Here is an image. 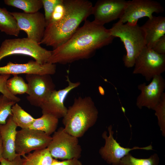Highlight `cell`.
<instances>
[{"label": "cell", "mask_w": 165, "mask_h": 165, "mask_svg": "<svg viewBox=\"0 0 165 165\" xmlns=\"http://www.w3.org/2000/svg\"><path fill=\"white\" fill-rule=\"evenodd\" d=\"M64 43L52 51L47 63L65 64L88 59L96 51L112 43L115 38L108 29L86 20Z\"/></svg>", "instance_id": "1"}, {"label": "cell", "mask_w": 165, "mask_h": 165, "mask_svg": "<svg viewBox=\"0 0 165 165\" xmlns=\"http://www.w3.org/2000/svg\"><path fill=\"white\" fill-rule=\"evenodd\" d=\"M64 15L59 21L46 24L40 44L54 49L66 42L79 28L80 24L92 14L93 5L87 0H64Z\"/></svg>", "instance_id": "2"}, {"label": "cell", "mask_w": 165, "mask_h": 165, "mask_svg": "<svg viewBox=\"0 0 165 165\" xmlns=\"http://www.w3.org/2000/svg\"><path fill=\"white\" fill-rule=\"evenodd\" d=\"M98 115V109L90 97L76 98L63 118L64 128L71 135L81 137L95 124Z\"/></svg>", "instance_id": "3"}, {"label": "cell", "mask_w": 165, "mask_h": 165, "mask_svg": "<svg viewBox=\"0 0 165 165\" xmlns=\"http://www.w3.org/2000/svg\"><path fill=\"white\" fill-rule=\"evenodd\" d=\"M111 35L119 38L123 42L126 51L123 60L127 68L134 66L135 60L146 46L145 35L138 24H123L118 21L108 29Z\"/></svg>", "instance_id": "4"}, {"label": "cell", "mask_w": 165, "mask_h": 165, "mask_svg": "<svg viewBox=\"0 0 165 165\" xmlns=\"http://www.w3.org/2000/svg\"><path fill=\"white\" fill-rule=\"evenodd\" d=\"M51 53L27 37L6 39L0 46V61L6 57L20 54L30 56L43 64L47 63Z\"/></svg>", "instance_id": "5"}, {"label": "cell", "mask_w": 165, "mask_h": 165, "mask_svg": "<svg viewBox=\"0 0 165 165\" xmlns=\"http://www.w3.org/2000/svg\"><path fill=\"white\" fill-rule=\"evenodd\" d=\"M51 137L47 148L53 159L65 160L81 157L82 149L78 138L68 133L64 127H60Z\"/></svg>", "instance_id": "6"}, {"label": "cell", "mask_w": 165, "mask_h": 165, "mask_svg": "<svg viewBox=\"0 0 165 165\" xmlns=\"http://www.w3.org/2000/svg\"><path fill=\"white\" fill-rule=\"evenodd\" d=\"M133 73L140 74L148 81L165 71V54H159L146 46L135 60Z\"/></svg>", "instance_id": "7"}, {"label": "cell", "mask_w": 165, "mask_h": 165, "mask_svg": "<svg viewBox=\"0 0 165 165\" xmlns=\"http://www.w3.org/2000/svg\"><path fill=\"white\" fill-rule=\"evenodd\" d=\"M25 78L28 86L27 99L31 105L40 107L55 90L50 75L26 74Z\"/></svg>", "instance_id": "8"}, {"label": "cell", "mask_w": 165, "mask_h": 165, "mask_svg": "<svg viewBox=\"0 0 165 165\" xmlns=\"http://www.w3.org/2000/svg\"><path fill=\"white\" fill-rule=\"evenodd\" d=\"M52 137L44 132L32 129H21L17 130L15 142L16 153L22 156L33 150L47 148Z\"/></svg>", "instance_id": "9"}, {"label": "cell", "mask_w": 165, "mask_h": 165, "mask_svg": "<svg viewBox=\"0 0 165 165\" xmlns=\"http://www.w3.org/2000/svg\"><path fill=\"white\" fill-rule=\"evenodd\" d=\"M164 11L162 6L157 1L152 0H132L127 1L124 11L119 21L123 24L127 22L137 24L138 20L144 17H152L154 13Z\"/></svg>", "instance_id": "10"}, {"label": "cell", "mask_w": 165, "mask_h": 165, "mask_svg": "<svg viewBox=\"0 0 165 165\" xmlns=\"http://www.w3.org/2000/svg\"><path fill=\"white\" fill-rule=\"evenodd\" d=\"M109 133L107 135L106 131L102 134V137L105 141V144L99 149V152L102 158L107 163L112 165H119L121 159L129 153L131 150L142 149L152 150L151 144L143 147L135 146L133 148H124L121 146L114 138L112 126L109 125L108 127Z\"/></svg>", "instance_id": "11"}, {"label": "cell", "mask_w": 165, "mask_h": 165, "mask_svg": "<svg viewBox=\"0 0 165 165\" xmlns=\"http://www.w3.org/2000/svg\"><path fill=\"white\" fill-rule=\"evenodd\" d=\"M18 28L25 31L27 38L40 44L43 37L46 23L44 15L38 12L33 13L11 12Z\"/></svg>", "instance_id": "12"}, {"label": "cell", "mask_w": 165, "mask_h": 165, "mask_svg": "<svg viewBox=\"0 0 165 165\" xmlns=\"http://www.w3.org/2000/svg\"><path fill=\"white\" fill-rule=\"evenodd\" d=\"M146 85L144 82L138 86L141 93L136 99V105L139 109L145 107L153 109L159 102L165 88V80L161 75L155 76Z\"/></svg>", "instance_id": "13"}, {"label": "cell", "mask_w": 165, "mask_h": 165, "mask_svg": "<svg viewBox=\"0 0 165 165\" xmlns=\"http://www.w3.org/2000/svg\"><path fill=\"white\" fill-rule=\"evenodd\" d=\"M66 77L68 86L58 90H55L52 93L40 107L42 114H49L58 119L63 118L65 115L68 108L64 105V100L70 92L80 84L79 82H71L68 75Z\"/></svg>", "instance_id": "14"}, {"label": "cell", "mask_w": 165, "mask_h": 165, "mask_svg": "<svg viewBox=\"0 0 165 165\" xmlns=\"http://www.w3.org/2000/svg\"><path fill=\"white\" fill-rule=\"evenodd\" d=\"M127 3L124 0H99L93 6L92 14L96 24L104 26L122 15Z\"/></svg>", "instance_id": "15"}, {"label": "cell", "mask_w": 165, "mask_h": 165, "mask_svg": "<svg viewBox=\"0 0 165 165\" xmlns=\"http://www.w3.org/2000/svg\"><path fill=\"white\" fill-rule=\"evenodd\" d=\"M55 64L47 63L42 64L31 60L24 64L9 62L4 66L0 67V74L13 75L20 74H38L52 75L56 73Z\"/></svg>", "instance_id": "16"}, {"label": "cell", "mask_w": 165, "mask_h": 165, "mask_svg": "<svg viewBox=\"0 0 165 165\" xmlns=\"http://www.w3.org/2000/svg\"><path fill=\"white\" fill-rule=\"evenodd\" d=\"M17 126L13 120L12 115L8 118L6 123L0 124V135L3 148L2 157L10 161L18 155L15 150V142Z\"/></svg>", "instance_id": "17"}, {"label": "cell", "mask_w": 165, "mask_h": 165, "mask_svg": "<svg viewBox=\"0 0 165 165\" xmlns=\"http://www.w3.org/2000/svg\"><path fill=\"white\" fill-rule=\"evenodd\" d=\"M141 27L145 34L146 46L152 49L156 42L165 35V17L153 16Z\"/></svg>", "instance_id": "18"}, {"label": "cell", "mask_w": 165, "mask_h": 165, "mask_svg": "<svg viewBox=\"0 0 165 165\" xmlns=\"http://www.w3.org/2000/svg\"><path fill=\"white\" fill-rule=\"evenodd\" d=\"M58 119L50 115L43 114L40 117L35 119L29 128L43 132L50 136L56 131Z\"/></svg>", "instance_id": "19"}, {"label": "cell", "mask_w": 165, "mask_h": 165, "mask_svg": "<svg viewBox=\"0 0 165 165\" xmlns=\"http://www.w3.org/2000/svg\"><path fill=\"white\" fill-rule=\"evenodd\" d=\"M0 30L7 35L18 36L20 30L14 17L5 8H0Z\"/></svg>", "instance_id": "20"}, {"label": "cell", "mask_w": 165, "mask_h": 165, "mask_svg": "<svg viewBox=\"0 0 165 165\" xmlns=\"http://www.w3.org/2000/svg\"><path fill=\"white\" fill-rule=\"evenodd\" d=\"M23 159V165H51L53 158L47 148L29 153Z\"/></svg>", "instance_id": "21"}, {"label": "cell", "mask_w": 165, "mask_h": 165, "mask_svg": "<svg viewBox=\"0 0 165 165\" xmlns=\"http://www.w3.org/2000/svg\"><path fill=\"white\" fill-rule=\"evenodd\" d=\"M12 117L16 125L21 129L29 128L35 119L25 111L17 103L12 107Z\"/></svg>", "instance_id": "22"}, {"label": "cell", "mask_w": 165, "mask_h": 165, "mask_svg": "<svg viewBox=\"0 0 165 165\" xmlns=\"http://www.w3.org/2000/svg\"><path fill=\"white\" fill-rule=\"evenodd\" d=\"M4 2L8 6L21 9L27 13L37 12L43 7L42 0H5Z\"/></svg>", "instance_id": "23"}, {"label": "cell", "mask_w": 165, "mask_h": 165, "mask_svg": "<svg viewBox=\"0 0 165 165\" xmlns=\"http://www.w3.org/2000/svg\"><path fill=\"white\" fill-rule=\"evenodd\" d=\"M159 162L160 158L156 153L148 158L139 159L129 153L121 159L119 165H158Z\"/></svg>", "instance_id": "24"}, {"label": "cell", "mask_w": 165, "mask_h": 165, "mask_svg": "<svg viewBox=\"0 0 165 165\" xmlns=\"http://www.w3.org/2000/svg\"><path fill=\"white\" fill-rule=\"evenodd\" d=\"M6 86L9 92L13 95L27 94L28 91V86L24 79L17 75H13L6 82Z\"/></svg>", "instance_id": "25"}, {"label": "cell", "mask_w": 165, "mask_h": 165, "mask_svg": "<svg viewBox=\"0 0 165 165\" xmlns=\"http://www.w3.org/2000/svg\"><path fill=\"white\" fill-rule=\"evenodd\" d=\"M16 102L3 94L0 95V124H4L12 115V107Z\"/></svg>", "instance_id": "26"}, {"label": "cell", "mask_w": 165, "mask_h": 165, "mask_svg": "<svg viewBox=\"0 0 165 165\" xmlns=\"http://www.w3.org/2000/svg\"><path fill=\"white\" fill-rule=\"evenodd\" d=\"M155 111L162 134L165 136V93L164 92L158 103L152 109Z\"/></svg>", "instance_id": "27"}, {"label": "cell", "mask_w": 165, "mask_h": 165, "mask_svg": "<svg viewBox=\"0 0 165 165\" xmlns=\"http://www.w3.org/2000/svg\"><path fill=\"white\" fill-rule=\"evenodd\" d=\"M10 75L9 74H0V92L10 100L17 103L20 101V99L13 95L9 90L6 86V81Z\"/></svg>", "instance_id": "28"}, {"label": "cell", "mask_w": 165, "mask_h": 165, "mask_svg": "<svg viewBox=\"0 0 165 165\" xmlns=\"http://www.w3.org/2000/svg\"><path fill=\"white\" fill-rule=\"evenodd\" d=\"M63 1V0H42L46 24L50 20L56 6Z\"/></svg>", "instance_id": "29"}, {"label": "cell", "mask_w": 165, "mask_h": 165, "mask_svg": "<svg viewBox=\"0 0 165 165\" xmlns=\"http://www.w3.org/2000/svg\"><path fill=\"white\" fill-rule=\"evenodd\" d=\"M65 9L63 2L57 5L55 8L52 15L51 18L46 24L49 23L58 21L60 20L64 15Z\"/></svg>", "instance_id": "30"}, {"label": "cell", "mask_w": 165, "mask_h": 165, "mask_svg": "<svg viewBox=\"0 0 165 165\" xmlns=\"http://www.w3.org/2000/svg\"><path fill=\"white\" fill-rule=\"evenodd\" d=\"M154 51L160 54H165V35L160 38L152 48Z\"/></svg>", "instance_id": "31"}, {"label": "cell", "mask_w": 165, "mask_h": 165, "mask_svg": "<svg viewBox=\"0 0 165 165\" xmlns=\"http://www.w3.org/2000/svg\"><path fill=\"white\" fill-rule=\"evenodd\" d=\"M51 165H83L82 163L77 159H72L60 161L53 159Z\"/></svg>", "instance_id": "32"}, {"label": "cell", "mask_w": 165, "mask_h": 165, "mask_svg": "<svg viewBox=\"0 0 165 165\" xmlns=\"http://www.w3.org/2000/svg\"><path fill=\"white\" fill-rule=\"evenodd\" d=\"M0 165H23V159L20 155L12 161L2 158L0 161Z\"/></svg>", "instance_id": "33"}, {"label": "cell", "mask_w": 165, "mask_h": 165, "mask_svg": "<svg viewBox=\"0 0 165 165\" xmlns=\"http://www.w3.org/2000/svg\"><path fill=\"white\" fill-rule=\"evenodd\" d=\"M3 153V148L2 145V143L0 135V161L1 159L3 158L2 155Z\"/></svg>", "instance_id": "34"}]
</instances>
